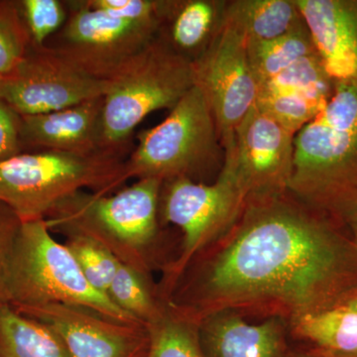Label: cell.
I'll list each match as a JSON object with an SVG mask.
<instances>
[{
  "mask_svg": "<svg viewBox=\"0 0 357 357\" xmlns=\"http://www.w3.org/2000/svg\"><path fill=\"white\" fill-rule=\"evenodd\" d=\"M256 105L295 135L325 107L289 91H262L258 93Z\"/></svg>",
  "mask_w": 357,
  "mask_h": 357,
  "instance_id": "obj_23",
  "label": "cell"
},
{
  "mask_svg": "<svg viewBox=\"0 0 357 357\" xmlns=\"http://www.w3.org/2000/svg\"><path fill=\"white\" fill-rule=\"evenodd\" d=\"M337 222L344 227L357 246V196L338 213Z\"/></svg>",
  "mask_w": 357,
  "mask_h": 357,
  "instance_id": "obj_29",
  "label": "cell"
},
{
  "mask_svg": "<svg viewBox=\"0 0 357 357\" xmlns=\"http://www.w3.org/2000/svg\"><path fill=\"white\" fill-rule=\"evenodd\" d=\"M195 86L194 68L158 36L107 77L103 96V146L115 150L145 117L174 107Z\"/></svg>",
  "mask_w": 357,
  "mask_h": 357,
  "instance_id": "obj_5",
  "label": "cell"
},
{
  "mask_svg": "<svg viewBox=\"0 0 357 357\" xmlns=\"http://www.w3.org/2000/svg\"><path fill=\"white\" fill-rule=\"evenodd\" d=\"M223 149L217 124L204 93L190 89L155 128L139 134L126 162L130 177L173 180L218 161Z\"/></svg>",
  "mask_w": 357,
  "mask_h": 357,
  "instance_id": "obj_6",
  "label": "cell"
},
{
  "mask_svg": "<svg viewBox=\"0 0 357 357\" xmlns=\"http://www.w3.org/2000/svg\"><path fill=\"white\" fill-rule=\"evenodd\" d=\"M285 357H357V352L340 354V352L323 351L316 347H307L302 351L287 352Z\"/></svg>",
  "mask_w": 357,
  "mask_h": 357,
  "instance_id": "obj_31",
  "label": "cell"
},
{
  "mask_svg": "<svg viewBox=\"0 0 357 357\" xmlns=\"http://www.w3.org/2000/svg\"><path fill=\"white\" fill-rule=\"evenodd\" d=\"M20 142V122L13 110L0 102V161L17 155Z\"/></svg>",
  "mask_w": 357,
  "mask_h": 357,
  "instance_id": "obj_28",
  "label": "cell"
},
{
  "mask_svg": "<svg viewBox=\"0 0 357 357\" xmlns=\"http://www.w3.org/2000/svg\"><path fill=\"white\" fill-rule=\"evenodd\" d=\"M102 98L49 114L21 116L20 140L67 153L88 155L109 150L102 141Z\"/></svg>",
  "mask_w": 357,
  "mask_h": 357,
  "instance_id": "obj_15",
  "label": "cell"
},
{
  "mask_svg": "<svg viewBox=\"0 0 357 357\" xmlns=\"http://www.w3.org/2000/svg\"><path fill=\"white\" fill-rule=\"evenodd\" d=\"M165 20L124 18L79 2L54 49L93 76L107 79L153 42Z\"/></svg>",
  "mask_w": 357,
  "mask_h": 357,
  "instance_id": "obj_10",
  "label": "cell"
},
{
  "mask_svg": "<svg viewBox=\"0 0 357 357\" xmlns=\"http://www.w3.org/2000/svg\"><path fill=\"white\" fill-rule=\"evenodd\" d=\"M145 357H204L198 331L191 325L164 319L152 328Z\"/></svg>",
  "mask_w": 357,
  "mask_h": 357,
  "instance_id": "obj_24",
  "label": "cell"
},
{
  "mask_svg": "<svg viewBox=\"0 0 357 357\" xmlns=\"http://www.w3.org/2000/svg\"><path fill=\"white\" fill-rule=\"evenodd\" d=\"M289 192L337 222L357 196V79L335 84L332 98L296 134Z\"/></svg>",
  "mask_w": 357,
  "mask_h": 357,
  "instance_id": "obj_2",
  "label": "cell"
},
{
  "mask_svg": "<svg viewBox=\"0 0 357 357\" xmlns=\"http://www.w3.org/2000/svg\"><path fill=\"white\" fill-rule=\"evenodd\" d=\"M287 194L246 202L204 275L206 314L274 307L295 319L356 292L357 246L349 234Z\"/></svg>",
  "mask_w": 357,
  "mask_h": 357,
  "instance_id": "obj_1",
  "label": "cell"
},
{
  "mask_svg": "<svg viewBox=\"0 0 357 357\" xmlns=\"http://www.w3.org/2000/svg\"><path fill=\"white\" fill-rule=\"evenodd\" d=\"M107 296L115 305L137 321H150L155 317L153 303L140 275L122 262H119Z\"/></svg>",
  "mask_w": 357,
  "mask_h": 357,
  "instance_id": "obj_25",
  "label": "cell"
},
{
  "mask_svg": "<svg viewBox=\"0 0 357 357\" xmlns=\"http://www.w3.org/2000/svg\"><path fill=\"white\" fill-rule=\"evenodd\" d=\"M13 227H4L0 225V306L7 304L3 284L4 256H6L7 241Z\"/></svg>",
  "mask_w": 357,
  "mask_h": 357,
  "instance_id": "obj_30",
  "label": "cell"
},
{
  "mask_svg": "<svg viewBox=\"0 0 357 357\" xmlns=\"http://www.w3.org/2000/svg\"><path fill=\"white\" fill-rule=\"evenodd\" d=\"M24 59V44L13 21L0 15V77L11 74Z\"/></svg>",
  "mask_w": 357,
  "mask_h": 357,
  "instance_id": "obj_27",
  "label": "cell"
},
{
  "mask_svg": "<svg viewBox=\"0 0 357 357\" xmlns=\"http://www.w3.org/2000/svg\"><path fill=\"white\" fill-rule=\"evenodd\" d=\"M248 51L258 86L273 79L301 59L318 53L306 24L269 41L248 40Z\"/></svg>",
  "mask_w": 357,
  "mask_h": 357,
  "instance_id": "obj_21",
  "label": "cell"
},
{
  "mask_svg": "<svg viewBox=\"0 0 357 357\" xmlns=\"http://www.w3.org/2000/svg\"><path fill=\"white\" fill-rule=\"evenodd\" d=\"M100 239L77 234L67 244L89 285L107 295L119 262Z\"/></svg>",
  "mask_w": 357,
  "mask_h": 357,
  "instance_id": "obj_22",
  "label": "cell"
},
{
  "mask_svg": "<svg viewBox=\"0 0 357 357\" xmlns=\"http://www.w3.org/2000/svg\"><path fill=\"white\" fill-rule=\"evenodd\" d=\"M161 184L156 178H139L114 196L77 192L52 211L53 218L46 220L47 225L105 236L129 248H143L156 236Z\"/></svg>",
  "mask_w": 357,
  "mask_h": 357,
  "instance_id": "obj_8",
  "label": "cell"
},
{
  "mask_svg": "<svg viewBox=\"0 0 357 357\" xmlns=\"http://www.w3.org/2000/svg\"><path fill=\"white\" fill-rule=\"evenodd\" d=\"M295 134L257 105L237 128L234 152L222 164L231 167L248 199L289 192L294 167Z\"/></svg>",
  "mask_w": 357,
  "mask_h": 357,
  "instance_id": "obj_12",
  "label": "cell"
},
{
  "mask_svg": "<svg viewBox=\"0 0 357 357\" xmlns=\"http://www.w3.org/2000/svg\"><path fill=\"white\" fill-rule=\"evenodd\" d=\"M107 79L89 74L56 50L25 58L0 77V102L21 116L49 114L102 98Z\"/></svg>",
  "mask_w": 357,
  "mask_h": 357,
  "instance_id": "obj_9",
  "label": "cell"
},
{
  "mask_svg": "<svg viewBox=\"0 0 357 357\" xmlns=\"http://www.w3.org/2000/svg\"><path fill=\"white\" fill-rule=\"evenodd\" d=\"M128 178V164L114 150L17 154L0 161V202L20 222L41 220L83 188L105 194Z\"/></svg>",
  "mask_w": 357,
  "mask_h": 357,
  "instance_id": "obj_4",
  "label": "cell"
},
{
  "mask_svg": "<svg viewBox=\"0 0 357 357\" xmlns=\"http://www.w3.org/2000/svg\"><path fill=\"white\" fill-rule=\"evenodd\" d=\"M3 284L7 305L20 312L63 304L86 307L122 325L139 321L89 285L70 249L52 237L42 218L14 225L6 244Z\"/></svg>",
  "mask_w": 357,
  "mask_h": 357,
  "instance_id": "obj_3",
  "label": "cell"
},
{
  "mask_svg": "<svg viewBox=\"0 0 357 357\" xmlns=\"http://www.w3.org/2000/svg\"><path fill=\"white\" fill-rule=\"evenodd\" d=\"M204 357H285V328L280 319L249 324L231 310L211 312L198 328Z\"/></svg>",
  "mask_w": 357,
  "mask_h": 357,
  "instance_id": "obj_16",
  "label": "cell"
},
{
  "mask_svg": "<svg viewBox=\"0 0 357 357\" xmlns=\"http://www.w3.org/2000/svg\"><path fill=\"white\" fill-rule=\"evenodd\" d=\"M225 23L248 41H269L305 25L295 0H229Z\"/></svg>",
  "mask_w": 357,
  "mask_h": 357,
  "instance_id": "obj_18",
  "label": "cell"
},
{
  "mask_svg": "<svg viewBox=\"0 0 357 357\" xmlns=\"http://www.w3.org/2000/svg\"><path fill=\"white\" fill-rule=\"evenodd\" d=\"M333 83L357 79V0H295Z\"/></svg>",
  "mask_w": 357,
  "mask_h": 357,
  "instance_id": "obj_14",
  "label": "cell"
},
{
  "mask_svg": "<svg viewBox=\"0 0 357 357\" xmlns=\"http://www.w3.org/2000/svg\"><path fill=\"white\" fill-rule=\"evenodd\" d=\"M293 333L307 347L323 351L357 352V312L337 306L292 319Z\"/></svg>",
  "mask_w": 357,
  "mask_h": 357,
  "instance_id": "obj_20",
  "label": "cell"
},
{
  "mask_svg": "<svg viewBox=\"0 0 357 357\" xmlns=\"http://www.w3.org/2000/svg\"><path fill=\"white\" fill-rule=\"evenodd\" d=\"M338 306L347 307V309L351 310V311L357 312V290L356 292L352 293L349 298H347L342 304L338 305Z\"/></svg>",
  "mask_w": 357,
  "mask_h": 357,
  "instance_id": "obj_32",
  "label": "cell"
},
{
  "mask_svg": "<svg viewBox=\"0 0 357 357\" xmlns=\"http://www.w3.org/2000/svg\"><path fill=\"white\" fill-rule=\"evenodd\" d=\"M195 86L204 93L217 124L223 159L234 152L237 128L257 102V79L249 62L248 40L227 23L192 62Z\"/></svg>",
  "mask_w": 357,
  "mask_h": 357,
  "instance_id": "obj_7",
  "label": "cell"
},
{
  "mask_svg": "<svg viewBox=\"0 0 357 357\" xmlns=\"http://www.w3.org/2000/svg\"><path fill=\"white\" fill-rule=\"evenodd\" d=\"M22 4L30 33L39 46L64 24L66 13L58 0H25Z\"/></svg>",
  "mask_w": 357,
  "mask_h": 357,
  "instance_id": "obj_26",
  "label": "cell"
},
{
  "mask_svg": "<svg viewBox=\"0 0 357 357\" xmlns=\"http://www.w3.org/2000/svg\"><path fill=\"white\" fill-rule=\"evenodd\" d=\"M20 314L51 328L70 357H134L143 349V340L132 326L115 323L86 307L51 304Z\"/></svg>",
  "mask_w": 357,
  "mask_h": 357,
  "instance_id": "obj_13",
  "label": "cell"
},
{
  "mask_svg": "<svg viewBox=\"0 0 357 357\" xmlns=\"http://www.w3.org/2000/svg\"><path fill=\"white\" fill-rule=\"evenodd\" d=\"M246 202L248 195L236 173L225 164L211 185L185 177L170 180L163 215L184 234V260L229 232L243 213Z\"/></svg>",
  "mask_w": 357,
  "mask_h": 357,
  "instance_id": "obj_11",
  "label": "cell"
},
{
  "mask_svg": "<svg viewBox=\"0 0 357 357\" xmlns=\"http://www.w3.org/2000/svg\"><path fill=\"white\" fill-rule=\"evenodd\" d=\"M225 0L173 1L163 36L181 55L194 62L225 25ZM164 24V25H165Z\"/></svg>",
  "mask_w": 357,
  "mask_h": 357,
  "instance_id": "obj_17",
  "label": "cell"
},
{
  "mask_svg": "<svg viewBox=\"0 0 357 357\" xmlns=\"http://www.w3.org/2000/svg\"><path fill=\"white\" fill-rule=\"evenodd\" d=\"M0 357H70L64 342L48 326L10 305L0 306Z\"/></svg>",
  "mask_w": 357,
  "mask_h": 357,
  "instance_id": "obj_19",
  "label": "cell"
}]
</instances>
